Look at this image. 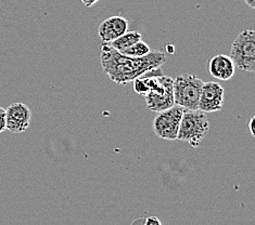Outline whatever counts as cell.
Wrapping results in <instances>:
<instances>
[{"instance_id": "2e32d148", "label": "cell", "mask_w": 255, "mask_h": 225, "mask_svg": "<svg viewBox=\"0 0 255 225\" xmlns=\"http://www.w3.org/2000/svg\"><path fill=\"white\" fill-rule=\"evenodd\" d=\"M99 0H82V2L85 4V7L92 8L95 3L98 2Z\"/></svg>"}, {"instance_id": "8fae6325", "label": "cell", "mask_w": 255, "mask_h": 225, "mask_svg": "<svg viewBox=\"0 0 255 225\" xmlns=\"http://www.w3.org/2000/svg\"><path fill=\"white\" fill-rule=\"evenodd\" d=\"M140 40H142V35L137 30H132V32H126L108 45L121 53Z\"/></svg>"}, {"instance_id": "52a82bcc", "label": "cell", "mask_w": 255, "mask_h": 225, "mask_svg": "<svg viewBox=\"0 0 255 225\" xmlns=\"http://www.w3.org/2000/svg\"><path fill=\"white\" fill-rule=\"evenodd\" d=\"M224 104V88L216 81L203 82L198 109L203 113L220 112Z\"/></svg>"}, {"instance_id": "7a4b0ae2", "label": "cell", "mask_w": 255, "mask_h": 225, "mask_svg": "<svg viewBox=\"0 0 255 225\" xmlns=\"http://www.w3.org/2000/svg\"><path fill=\"white\" fill-rule=\"evenodd\" d=\"M149 92L144 95L147 108L159 113L175 105L173 83L174 78L164 76L161 68L145 72L140 75Z\"/></svg>"}, {"instance_id": "30bf717a", "label": "cell", "mask_w": 255, "mask_h": 225, "mask_svg": "<svg viewBox=\"0 0 255 225\" xmlns=\"http://www.w3.org/2000/svg\"><path fill=\"white\" fill-rule=\"evenodd\" d=\"M209 72L214 78L227 81L234 77L236 65L229 56L217 54L209 61Z\"/></svg>"}, {"instance_id": "ba28073f", "label": "cell", "mask_w": 255, "mask_h": 225, "mask_svg": "<svg viewBox=\"0 0 255 225\" xmlns=\"http://www.w3.org/2000/svg\"><path fill=\"white\" fill-rule=\"evenodd\" d=\"M31 109L24 103H13L5 108V128L12 133H22L31 125Z\"/></svg>"}, {"instance_id": "6da1fadb", "label": "cell", "mask_w": 255, "mask_h": 225, "mask_svg": "<svg viewBox=\"0 0 255 225\" xmlns=\"http://www.w3.org/2000/svg\"><path fill=\"white\" fill-rule=\"evenodd\" d=\"M100 62L108 77L115 83L127 84L133 79L154 70L166 62V56L162 51L151 50L141 58H131L120 53L108 44H102Z\"/></svg>"}, {"instance_id": "9c48e42d", "label": "cell", "mask_w": 255, "mask_h": 225, "mask_svg": "<svg viewBox=\"0 0 255 225\" xmlns=\"http://www.w3.org/2000/svg\"><path fill=\"white\" fill-rule=\"evenodd\" d=\"M128 29V21L123 16H111L102 21L98 27V35L103 44H110L124 35Z\"/></svg>"}, {"instance_id": "3957f363", "label": "cell", "mask_w": 255, "mask_h": 225, "mask_svg": "<svg viewBox=\"0 0 255 225\" xmlns=\"http://www.w3.org/2000/svg\"><path fill=\"white\" fill-rule=\"evenodd\" d=\"M210 131V123L205 113L199 109H186L180 121L177 140L186 142L191 148H199Z\"/></svg>"}, {"instance_id": "9a60e30c", "label": "cell", "mask_w": 255, "mask_h": 225, "mask_svg": "<svg viewBox=\"0 0 255 225\" xmlns=\"http://www.w3.org/2000/svg\"><path fill=\"white\" fill-rule=\"evenodd\" d=\"M254 123H255V117H251L250 121H249L248 127H249V130H250L252 137H255V132H254Z\"/></svg>"}, {"instance_id": "8992f818", "label": "cell", "mask_w": 255, "mask_h": 225, "mask_svg": "<svg viewBox=\"0 0 255 225\" xmlns=\"http://www.w3.org/2000/svg\"><path fill=\"white\" fill-rule=\"evenodd\" d=\"M186 109L178 105H173L157 113L153 119V131L157 138L163 140H177L181 118Z\"/></svg>"}, {"instance_id": "7c38bea8", "label": "cell", "mask_w": 255, "mask_h": 225, "mask_svg": "<svg viewBox=\"0 0 255 225\" xmlns=\"http://www.w3.org/2000/svg\"><path fill=\"white\" fill-rule=\"evenodd\" d=\"M150 51H151V49L148 46V44H145L144 41L140 40V41L136 42L135 45H132L131 47L127 48V49H125L123 52H121V53L124 54V56L131 57V58H141V57H144V56H147V54H149Z\"/></svg>"}, {"instance_id": "5bb4252c", "label": "cell", "mask_w": 255, "mask_h": 225, "mask_svg": "<svg viewBox=\"0 0 255 225\" xmlns=\"http://www.w3.org/2000/svg\"><path fill=\"white\" fill-rule=\"evenodd\" d=\"M144 225H162V223L156 217H150L145 219Z\"/></svg>"}, {"instance_id": "5b68a950", "label": "cell", "mask_w": 255, "mask_h": 225, "mask_svg": "<svg viewBox=\"0 0 255 225\" xmlns=\"http://www.w3.org/2000/svg\"><path fill=\"white\" fill-rule=\"evenodd\" d=\"M230 58L236 68L241 71L255 72V32L247 29L238 35L232 46Z\"/></svg>"}, {"instance_id": "e0dca14e", "label": "cell", "mask_w": 255, "mask_h": 225, "mask_svg": "<svg viewBox=\"0 0 255 225\" xmlns=\"http://www.w3.org/2000/svg\"><path fill=\"white\" fill-rule=\"evenodd\" d=\"M245 2H246L250 8H252V9L255 8V0H245Z\"/></svg>"}, {"instance_id": "4fadbf2b", "label": "cell", "mask_w": 255, "mask_h": 225, "mask_svg": "<svg viewBox=\"0 0 255 225\" xmlns=\"http://www.w3.org/2000/svg\"><path fill=\"white\" fill-rule=\"evenodd\" d=\"M5 108L0 106V133L3 132L4 130H7V128H5Z\"/></svg>"}, {"instance_id": "277c9868", "label": "cell", "mask_w": 255, "mask_h": 225, "mask_svg": "<svg viewBox=\"0 0 255 225\" xmlns=\"http://www.w3.org/2000/svg\"><path fill=\"white\" fill-rule=\"evenodd\" d=\"M202 86L203 81L201 79L191 74H181L174 78L173 93L175 105L190 111L198 109Z\"/></svg>"}]
</instances>
